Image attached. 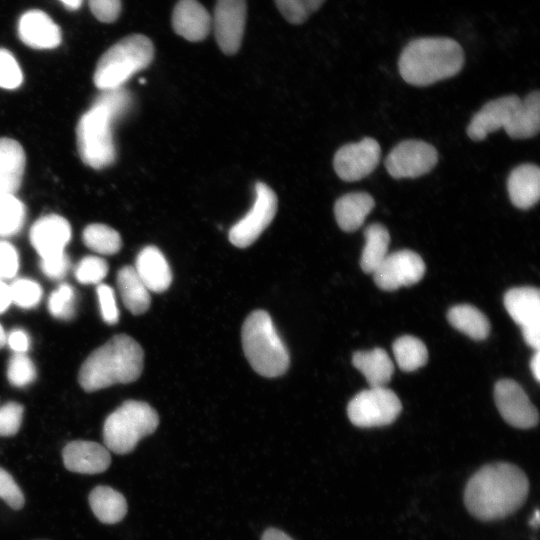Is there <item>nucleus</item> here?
<instances>
[{
    "instance_id": "nucleus-1",
    "label": "nucleus",
    "mask_w": 540,
    "mask_h": 540,
    "mask_svg": "<svg viewBox=\"0 0 540 540\" xmlns=\"http://www.w3.org/2000/svg\"><path fill=\"white\" fill-rule=\"evenodd\" d=\"M528 491V478L519 467L497 462L483 466L468 480L464 502L474 517L498 520L518 510Z\"/></svg>"
},
{
    "instance_id": "nucleus-2",
    "label": "nucleus",
    "mask_w": 540,
    "mask_h": 540,
    "mask_svg": "<svg viewBox=\"0 0 540 540\" xmlns=\"http://www.w3.org/2000/svg\"><path fill=\"white\" fill-rule=\"evenodd\" d=\"M144 366L142 347L130 336L118 334L94 350L83 362L78 381L87 392L138 379Z\"/></svg>"
},
{
    "instance_id": "nucleus-3",
    "label": "nucleus",
    "mask_w": 540,
    "mask_h": 540,
    "mask_svg": "<svg viewBox=\"0 0 540 540\" xmlns=\"http://www.w3.org/2000/svg\"><path fill=\"white\" fill-rule=\"evenodd\" d=\"M464 51L454 39L422 37L402 50L398 67L401 77L414 86H428L453 77L464 65Z\"/></svg>"
},
{
    "instance_id": "nucleus-4",
    "label": "nucleus",
    "mask_w": 540,
    "mask_h": 540,
    "mask_svg": "<svg viewBox=\"0 0 540 540\" xmlns=\"http://www.w3.org/2000/svg\"><path fill=\"white\" fill-rule=\"evenodd\" d=\"M241 339L248 362L261 376L278 377L289 368V351L266 311L255 310L248 315L242 326Z\"/></svg>"
},
{
    "instance_id": "nucleus-5",
    "label": "nucleus",
    "mask_w": 540,
    "mask_h": 540,
    "mask_svg": "<svg viewBox=\"0 0 540 540\" xmlns=\"http://www.w3.org/2000/svg\"><path fill=\"white\" fill-rule=\"evenodd\" d=\"M152 41L142 34L128 35L112 45L98 60L93 80L100 90L122 87L153 60Z\"/></svg>"
},
{
    "instance_id": "nucleus-6",
    "label": "nucleus",
    "mask_w": 540,
    "mask_h": 540,
    "mask_svg": "<svg viewBox=\"0 0 540 540\" xmlns=\"http://www.w3.org/2000/svg\"><path fill=\"white\" fill-rule=\"evenodd\" d=\"M158 424V414L148 403L125 401L104 422V446L119 455L130 453L142 438L157 429Z\"/></svg>"
},
{
    "instance_id": "nucleus-7",
    "label": "nucleus",
    "mask_w": 540,
    "mask_h": 540,
    "mask_svg": "<svg viewBox=\"0 0 540 540\" xmlns=\"http://www.w3.org/2000/svg\"><path fill=\"white\" fill-rule=\"evenodd\" d=\"M115 119L104 108L94 105L77 125V146L82 161L94 168L110 166L116 157L112 135Z\"/></svg>"
},
{
    "instance_id": "nucleus-8",
    "label": "nucleus",
    "mask_w": 540,
    "mask_h": 540,
    "mask_svg": "<svg viewBox=\"0 0 540 540\" xmlns=\"http://www.w3.org/2000/svg\"><path fill=\"white\" fill-rule=\"evenodd\" d=\"M402 409L398 396L385 387H370L356 394L347 406L352 424L362 428L391 424Z\"/></svg>"
},
{
    "instance_id": "nucleus-9",
    "label": "nucleus",
    "mask_w": 540,
    "mask_h": 540,
    "mask_svg": "<svg viewBox=\"0 0 540 540\" xmlns=\"http://www.w3.org/2000/svg\"><path fill=\"white\" fill-rule=\"evenodd\" d=\"M277 211V196L265 183L255 184V201L248 213L229 230L230 242L238 248L253 244L272 222Z\"/></svg>"
},
{
    "instance_id": "nucleus-10",
    "label": "nucleus",
    "mask_w": 540,
    "mask_h": 540,
    "mask_svg": "<svg viewBox=\"0 0 540 540\" xmlns=\"http://www.w3.org/2000/svg\"><path fill=\"white\" fill-rule=\"evenodd\" d=\"M438 161L435 147L421 140H406L388 154L385 167L396 179L416 178L431 171Z\"/></svg>"
},
{
    "instance_id": "nucleus-11",
    "label": "nucleus",
    "mask_w": 540,
    "mask_h": 540,
    "mask_svg": "<svg viewBox=\"0 0 540 540\" xmlns=\"http://www.w3.org/2000/svg\"><path fill=\"white\" fill-rule=\"evenodd\" d=\"M511 318L520 326L526 344L535 350L540 345V292L534 287L508 290L503 298Z\"/></svg>"
},
{
    "instance_id": "nucleus-12",
    "label": "nucleus",
    "mask_w": 540,
    "mask_h": 540,
    "mask_svg": "<svg viewBox=\"0 0 540 540\" xmlns=\"http://www.w3.org/2000/svg\"><path fill=\"white\" fill-rule=\"evenodd\" d=\"M425 273V263L420 255L411 250H399L388 254L373 272L376 285L392 291L419 282Z\"/></svg>"
},
{
    "instance_id": "nucleus-13",
    "label": "nucleus",
    "mask_w": 540,
    "mask_h": 540,
    "mask_svg": "<svg viewBox=\"0 0 540 540\" xmlns=\"http://www.w3.org/2000/svg\"><path fill=\"white\" fill-rule=\"evenodd\" d=\"M381 149L378 142L365 137L357 143H349L335 153L333 166L344 181L353 182L368 176L377 167Z\"/></svg>"
},
{
    "instance_id": "nucleus-14",
    "label": "nucleus",
    "mask_w": 540,
    "mask_h": 540,
    "mask_svg": "<svg viewBox=\"0 0 540 540\" xmlns=\"http://www.w3.org/2000/svg\"><path fill=\"white\" fill-rule=\"evenodd\" d=\"M246 0H217L212 26L219 48L232 55L238 52L246 24Z\"/></svg>"
},
{
    "instance_id": "nucleus-15",
    "label": "nucleus",
    "mask_w": 540,
    "mask_h": 540,
    "mask_svg": "<svg viewBox=\"0 0 540 540\" xmlns=\"http://www.w3.org/2000/svg\"><path fill=\"white\" fill-rule=\"evenodd\" d=\"M494 400L499 413L511 426L528 429L538 423L536 407L517 382L511 379L498 381L494 387Z\"/></svg>"
},
{
    "instance_id": "nucleus-16",
    "label": "nucleus",
    "mask_w": 540,
    "mask_h": 540,
    "mask_svg": "<svg viewBox=\"0 0 540 540\" xmlns=\"http://www.w3.org/2000/svg\"><path fill=\"white\" fill-rule=\"evenodd\" d=\"M71 239L69 222L57 214L39 218L30 229V242L41 259L57 257Z\"/></svg>"
},
{
    "instance_id": "nucleus-17",
    "label": "nucleus",
    "mask_w": 540,
    "mask_h": 540,
    "mask_svg": "<svg viewBox=\"0 0 540 540\" xmlns=\"http://www.w3.org/2000/svg\"><path fill=\"white\" fill-rule=\"evenodd\" d=\"M521 99L507 95L487 102L471 119L467 135L474 141L484 140L488 134L505 128Z\"/></svg>"
},
{
    "instance_id": "nucleus-18",
    "label": "nucleus",
    "mask_w": 540,
    "mask_h": 540,
    "mask_svg": "<svg viewBox=\"0 0 540 540\" xmlns=\"http://www.w3.org/2000/svg\"><path fill=\"white\" fill-rule=\"evenodd\" d=\"M62 458L68 471L81 474H98L106 471L111 463L109 450L92 441L75 440L62 450Z\"/></svg>"
},
{
    "instance_id": "nucleus-19",
    "label": "nucleus",
    "mask_w": 540,
    "mask_h": 540,
    "mask_svg": "<svg viewBox=\"0 0 540 540\" xmlns=\"http://www.w3.org/2000/svg\"><path fill=\"white\" fill-rule=\"evenodd\" d=\"M20 40L34 49H53L61 43L60 27L41 10L26 11L19 19Z\"/></svg>"
},
{
    "instance_id": "nucleus-20",
    "label": "nucleus",
    "mask_w": 540,
    "mask_h": 540,
    "mask_svg": "<svg viewBox=\"0 0 540 540\" xmlns=\"http://www.w3.org/2000/svg\"><path fill=\"white\" fill-rule=\"evenodd\" d=\"M172 26L179 36L197 42L210 33L212 18L197 0H179L173 9Z\"/></svg>"
},
{
    "instance_id": "nucleus-21",
    "label": "nucleus",
    "mask_w": 540,
    "mask_h": 540,
    "mask_svg": "<svg viewBox=\"0 0 540 540\" xmlns=\"http://www.w3.org/2000/svg\"><path fill=\"white\" fill-rule=\"evenodd\" d=\"M134 269L151 292H164L171 285L172 272L169 263L155 246H146L138 253Z\"/></svg>"
},
{
    "instance_id": "nucleus-22",
    "label": "nucleus",
    "mask_w": 540,
    "mask_h": 540,
    "mask_svg": "<svg viewBox=\"0 0 540 540\" xmlns=\"http://www.w3.org/2000/svg\"><path fill=\"white\" fill-rule=\"evenodd\" d=\"M512 204L519 209L533 207L540 197V169L535 164H521L514 168L507 180Z\"/></svg>"
},
{
    "instance_id": "nucleus-23",
    "label": "nucleus",
    "mask_w": 540,
    "mask_h": 540,
    "mask_svg": "<svg viewBox=\"0 0 540 540\" xmlns=\"http://www.w3.org/2000/svg\"><path fill=\"white\" fill-rule=\"evenodd\" d=\"M25 164L22 146L14 139L0 138V196L14 195L18 191Z\"/></svg>"
},
{
    "instance_id": "nucleus-24",
    "label": "nucleus",
    "mask_w": 540,
    "mask_h": 540,
    "mask_svg": "<svg viewBox=\"0 0 540 540\" xmlns=\"http://www.w3.org/2000/svg\"><path fill=\"white\" fill-rule=\"evenodd\" d=\"M375 206L373 197L366 192H351L340 197L334 205L338 226L345 232L359 229Z\"/></svg>"
},
{
    "instance_id": "nucleus-25",
    "label": "nucleus",
    "mask_w": 540,
    "mask_h": 540,
    "mask_svg": "<svg viewBox=\"0 0 540 540\" xmlns=\"http://www.w3.org/2000/svg\"><path fill=\"white\" fill-rule=\"evenodd\" d=\"M539 127L540 94L534 91L521 100L504 130L513 139H527L535 136Z\"/></svg>"
},
{
    "instance_id": "nucleus-26",
    "label": "nucleus",
    "mask_w": 540,
    "mask_h": 540,
    "mask_svg": "<svg viewBox=\"0 0 540 540\" xmlns=\"http://www.w3.org/2000/svg\"><path fill=\"white\" fill-rule=\"evenodd\" d=\"M352 363L366 378L370 387H384L394 372V365L382 348L355 352Z\"/></svg>"
},
{
    "instance_id": "nucleus-27",
    "label": "nucleus",
    "mask_w": 540,
    "mask_h": 540,
    "mask_svg": "<svg viewBox=\"0 0 540 540\" xmlns=\"http://www.w3.org/2000/svg\"><path fill=\"white\" fill-rule=\"evenodd\" d=\"M89 505L96 518L104 524L120 522L127 514L125 497L109 486H96L89 494Z\"/></svg>"
},
{
    "instance_id": "nucleus-28",
    "label": "nucleus",
    "mask_w": 540,
    "mask_h": 540,
    "mask_svg": "<svg viewBox=\"0 0 540 540\" xmlns=\"http://www.w3.org/2000/svg\"><path fill=\"white\" fill-rule=\"evenodd\" d=\"M117 285L122 302L132 314L141 315L149 309L150 291L139 278L134 267L124 266L118 271Z\"/></svg>"
},
{
    "instance_id": "nucleus-29",
    "label": "nucleus",
    "mask_w": 540,
    "mask_h": 540,
    "mask_svg": "<svg viewBox=\"0 0 540 540\" xmlns=\"http://www.w3.org/2000/svg\"><path fill=\"white\" fill-rule=\"evenodd\" d=\"M365 245L363 247L360 266L365 273H371L378 268L388 255L390 235L385 226L373 223L364 230Z\"/></svg>"
},
{
    "instance_id": "nucleus-30",
    "label": "nucleus",
    "mask_w": 540,
    "mask_h": 540,
    "mask_svg": "<svg viewBox=\"0 0 540 540\" xmlns=\"http://www.w3.org/2000/svg\"><path fill=\"white\" fill-rule=\"evenodd\" d=\"M451 326L474 340H484L490 332L487 317L469 304L453 306L447 312Z\"/></svg>"
},
{
    "instance_id": "nucleus-31",
    "label": "nucleus",
    "mask_w": 540,
    "mask_h": 540,
    "mask_svg": "<svg viewBox=\"0 0 540 540\" xmlns=\"http://www.w3.org/2000/svg\"><path fill=\"white\" fill-rule=\"evenodd\" d=\"M392 349L398 367L406 372L419 369L426 364L428 359L425 344L414 336L399 337L393 343Z\"/></svg>"
},
{
    "instance_id": "nucleus-32",
    "label": "nucleus",
    "mask_w": 540,
    "mask_h": 540,
    "mask_svg": "<svg viewBox=\"0 0 540 540\" xmlns=\"http://www.w3.org/2000/svg\"><path fill=\"white\" fill-rule=\"evenodd\" d=\"M82 240L90 250L104 255L116 254L122 247L120 234L112 227L101 223L86 226Z\"/></svg>"
},
{
    "instance_id": "nucleus-33",
    "label": "nucleus",
    "mask_w": 540,
    "mask_h": 540,
    "mask_svg": "<svg viewBox=\"0 0 540 540\" xmlns=\"http://www.w3.org/2000/svg\"><path fill=\"white\" fill-rule=\"evenodd\" d=\"M26 218L24 204L14 195L0 196V236H12L23 227Z\"/></svg>"
},
{
    "instance_id": "nucleus-34",
    "label": "nucleus",
    "mask_w": 540,
    "mask_h": 540,
    "mask_svg": "<svg viewBox=\"0 0 540 540\" xmlns=\"http://www.w3.org/2000/svg\"><path fill=\"white\" fill-rule=\"evenodd\" d=\"M48 309L51 315L61 320H71L76 312L75 291L69 284H61L49 296Z\"/></svg>"
},
{
    "instance_id": "nucleus-35",
    "label": "nucleus",
    "mask_w": 540,
    "mask_h": 540,
    "mask_svg": "<svg viewBox=\"0 0 540 540\" xmlns=\"http://www.w3.org/2000/svg\"><path fill=\"white\" fill-rule=\"evenodd\" d=\"M325 0H275L282 16L292 24H302Z\"/></svg>"
},
{
    "instance_id": "nucleus-36",
    "label": "nucleus",
    "mask_w": 540,
    "mask_h": 540,
    "mask_svg": "<svg viewBox=\"0 0 540 540\" xmlns=\"http://www.w3.org/2000/svg\"><path fill=\"white\" fill-rule=\"evenodd\" d=\"M36 368L25 353H14L7 367V378L16 387H24L36 378Z\"/></svg>"
},
{
    "instance_id": "nucleus-37",
    "label": "nucleus",
    "mask_w": 540,
    "mask_h": 540,
    "mask_svg": "<svg viewBox=\"0 0 540 540\" xmlns=\"http://www.w3.org/2000/svg\"><path fill=\"white\" fill-rule=\"evenodd\" d=\"M94 105L104 108L117 120L130 108L131 95L123 86L102 90V93L96 98Z\"/></svg>"
},
{
    "instance_id": "nucleus-38",
    "label": "nucleus",
    "mask_w": 540,
    "mask_h": 540,
    "mask_svg": "<svg viewBox=\"0 0 540 540\" xmlns=\"http://www.w3.org/2000/svg\"><path fill=\"white\" fill-rule=\"evenodd\" d=\"M11 300L22 308H33L41 300L42 289L40 285L30 279H18L10 286Z\"/></svg>"
},
{
    "instance_id": "nucleus-39",
    "label": "nucleus",
    "mask_w": 540,
    "mask_h": 540,
    "mask_svg": "<svg viewBox=\"0 0 540 540\" xmlns=\"http://www.w3.org/2000/svg\"><path fill=\"white\" fill-rule=\"evenodd\" d=\"M107 262L97 256H86L76 266L75 277L82 284H97L108 273Z\"/></svg>"
},
{
    "instance_id": "nucleus-40",
    "label": "nucleus",
    "mask_w": 540,
    "mask_h": 540,
    "mask_svg": "<svg viewBox=\"0 0 540 540\" xmlns=\"http://www.w3.org/2000/svg\"><path fill=\"white\" fill-rule=\"evenodd\" d=\"M23 81L21 68L11 52L0 48V87L16 89Z\"/></svg>"
},
{
    "instance_id": "nucleus-41",
    "label": "nucleus",
    "mask_w": 540,
    "mask_h": 540,
    "mask_svg": "<svg viewBox=\"0 0 540 540\" xmlns=\"http://www.w3.org/2000/svg\"><path fill=\"white\" fill-rule=\"evenodd\" d=\"M23 412V406L17 402L0 406V437L13 436L19 431Z\"/></svg>"
},
{
    "instance_id": "nucleus-42",
    "label": "nucleus",
    "mask_w": 540,
    "mask_h": 540,
    "mask_svg": "<svg viewBox=\"0 0 540 540\" xmlns=\"http://www.w3.org/2000/svg\"><path fill=\"white\" fill-rule=\"evenodd\" d=\"M0 499L15 510L21 509L25 503L22 490L12 475L2 467H0Z\"/></svg>"
},
{
    "instance_id": "nucleus-43",
    "label": "nucleus",
    "mask_w": 540,
    "mask_h": 540,
    "mask_svg": "<svg viewBox=\"0 0 540 540\" xmlns=\"http://www.w3.org/2000/svg\"><path fill=\"white\" fill-rule=\"evenodd\" d=\"M96 292L103 320L107 324H116L119 320V310L113 289L109 285L99 284Z\"/></svg>"
},
{
    "instance_id": "nucleus-44",
    "label": "nucleus",
    "mask_w": 540,
    "mask_h": 540,
    "mask_svg": "<svg viewBox=\"0 0 540 540\" xmlns=\"http://www.w3.org/2000/svg\"><path fill=\"white\" fill-rule=\"evenodd\" d=\"M19 268V256L15 247L0 241V280L14 277Z\"/></svg>"
},
{
    "instance_id": "nucleus-45",
    "label": "nucleus",
    "mask_w": 540,
    "mask_h": 540,
    "mask_svg": "<svg viewBox=\"0 0 540 540\" xmlns=\"http://www.w3.org/2000/svg\"><path fill=\"white\" fill-rule=\"evenodd\" d=\"M89 8L97 20L112 23L121 13V0H88Z\"/></svg>"
},
{
    "instance_id": "nucleus-46",
    "label": "nucleus",
    "mask_w": 540,
    "mask_h": 540,
    "mask_svg": "<svg viewBox=\"0 0 540 540\" xmlns=\"http://www.w3.org/2000/svg\"><path fill=\"white\" fill-rule=\"evenodd\" d=\"M70 259L66 253L60 256L41 259L40 268L42 272L50 279L59 280L65 277L70 269Z\"/></svg>"
},
{
    "instance_id": "nucleus-47",
    "label": "nucleus",
    "mask_w": 540,
    "mask_h": 540,
    "mask_svg": "<svg viewBox=\"0 0 540 540\" xmlns=\"http://www.w3.org/2000/svg\"><path fill=\"white\" fill-rule=\"evenodd\" d=\"M6 341L15 353H25L29 349V336L22 329H13L6 337Z\"/></svg>"
},
{
    "instance_id": "nucleus-48",
    "label": "nucleus",
    "mask_w": 540,
    "mask_h": 540,
    "mask_svg": "<svg viewBox=\"0 0 540 540\" xmlns=\"http://www.w3.org/2000/svg\"><path fill=\"white\" fill-rule=\"evenodd\" d=\"M11 303L10 286L0 280V313L6 311Z\"/></svg>"
},
{
    "instance_id": "nucleus-49",
    "label": "nucleus",
    "mask_w": 540,
    "mask_h": 540,
    "mask_svg": "<svg viewBox=\"0 0 540 540\" xmlns=\"http://www.w3.org/2000/svg\"><path fill=\"white\" fill-rule=\"evenodd\" d=\"M261 540H294L285 532L277 528H269L264 531Z\"/></svg>"
},
{
    "instance_id": "nucleus-50",
    "label": "nucleus",
    "mask_w": 540,
    "mask_h": 540,
    "mask_svg": "<svg viewBox=\"0 0 540 540\" xmlns=\"http://www.w3.org/2000/svg\"><path fill=\"white\" fill-rule=\"evenodd\" d=\"M530 369L532 371V374L534 375L535 379L539 381L540 379V353L539 349L535 350L534 355L532 356L530 360Z\"/></svg>"
},
{
    "instance_id": "nucleus-51",
    "label": "nucleus",
    "mask_w": 540,
    "mask_h": 540,
    "mask_svg": "<svg viewBox=\"0 0 540 540\" xmlns=\"http://www.w3.org/2000/svg\"><path fill=\"white\" fill-rule=\"evenodd\" d=\"M60 1L68 10L74 11V10H77L81 6L83 0H60Z\"/></svg>"
},
{
    "instance_id": "nucleus-52",
    "label": "nucleus",
    "mask_w": 540,
    "mask_h": 540,
    "mask_svg": "<svg viewBox=\"0 0 540 540\" xmlns=\"http://www.w3.org/2000/svg\"><path fill=\"white\" fill-rule=\"evenodd\" d=\"M529 524L530 526L534 527V528H537L538 525H539V510L536 509L535 510V513L534 515H532L530 521H529Z\"/></svg>"
},
{
    "instance_id": "nucleus-53",
    "label": "nucleus",
    "mask_w": 540,
    "mask_h": 540,
    "mask_svg": "<svg viewBox=\"0 0 540 540\" xmlns=\"http://www.w3.org/2000/svg\"><path fill=\"white\" fill-rule=\"evenodd\" d=\"M5 343H6V334L3 327L0 325V349L5 345Z\"/></svg>"
}]
</instances>
